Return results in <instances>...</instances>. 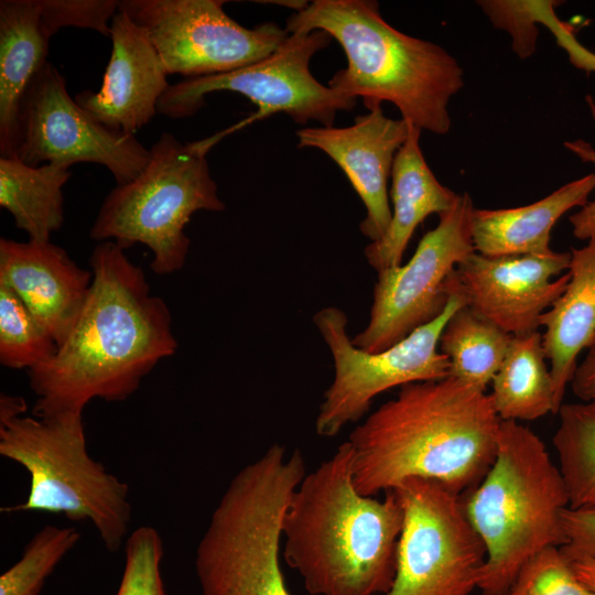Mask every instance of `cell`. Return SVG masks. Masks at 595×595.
Wrapping results in <instances>:
<instances>
[{
  "mask_svg": "<svg viewBox=\"0 0 595 595\" xmlns=\"http://www.w3.org/2000/svg\"><path fill=\"white\" fill-rule=\"evenodd\" d=\"M570 252L569 283L540 317V326L545 328L543 350L551 363L553 414L564 403L580 353L595 346V238Z\"/></svg>",
  "mask_w": 595,
  "mask_h": 595,
  "instance_id": "cell-20",
  "label": "cell"
},
{
  "mask_svg": "<svg viewBox=\"0 0 595 595\" xmlns=\"http://www.w3.org/2000/svg\"><path fill=\"white\" fill-rule=\"evenodd\" d=\"M111 54L98 91L83 90L77 105L105 127L136 134L158 112L167 72L148 33L126 13L110 22Z\"/></svg>",
  "mask_w": 595,
  "mask_h": 595,
  "instance_id": "cell-17",
  "label": "cell"
},
{
  "mask_svg": "<svg viewBox=\"0 0 595 595\" xmlns=\"http://www.w3.org/2000/svg\"><path fill=\"white\" fill-rule=\"evenodd\" d=\"M14 156L30 166L77 163L106 166L117 185L136 178L151 153L134 134L111 130L89 117L71 97L60 71L46 62L21 100Z\"/></svg>",
  "mask_w": 595,
  "mask_h": 595,
  "instance_id": "cell-14",
  "label": "cell"
},
{
  "mask_svg": "<svg viewBox=\"0 0 595 595\" xmlns=\"http://www.w3.org/2000/svg\"><path fill=\"white\" fill-rule=\"evenodd\" d=\"M595 190V173L566 183L527 206L474 208L472 237L475 251L486 257L545 255L555 223L573 207H583Z\"/></svg>",
  "mask_w": 595,
  "mask_h": 595,
  "instance_id": "cell-21",
  "label": "cell"
},
{
  "mask_svg": "<svg viewBox=\"0 0 595 595\" xmlns=\"http://www.w3.org/2000/svg\"><path fill=\"white\" fill-rule=\"evenodd\" d=\"M39 0L0 1V154L14 156L21 100L47 62L50 39Z\"/></svg>",
  "mask_w": 595,
  "mask_h": 595,
  "instance_id": "cell-22",
  "label": "cell"
},
{
  "mask_svg": "<svg viewBox=\"0 0 595 595\" xmlns=\"http://www.w3.org/2000/svg\"><path fill=\"white\" fill-rule=\"evenodd\" d=\"M410 126L403 118L387 117L377 106L357 116L349 127L296 131L299 148L322 150L345 173L366 207L359 229L371 242L382 238L391 221L388 181Z\"/></svg>",
  "mask_w": 595,
  "mask_h": 595,
  "instance_id": "cell-16",
  "label": "cell"
},
{
  "mask_svg": "<svg viewBox=\"0 0 595 595\" xmlns=\"http://www.w3.org/2000/svg\"><path fill=\"white\" fill-rule=\"evenodd\" d=\"M305 475L302 453L274 443L234 476L197 544L202 595H291L280 565L282 519Z\"/></svg>",
  "mask_w": 595,
  "mask_h": 595,
  "instance_id": "cell-6",
  "label": "cell"
},
{
  "mask_svg": "<svg viewBox=\"0 0 595 595\" xmlns=\"http://www.w3.org/2000/svg\"><path fill=\"white\" fill-rule=\"evenodd\" d=\"M348 441L307 473L282 519V555L311 595L388 594L403 511L393 490L360 494Z\"/></svg>",
  "mask_w": 595,
  "mask_h": 595,
  "instance_id": "cell-3",
  "label": "cell"
},
{
  "mask_svg": "<svg viewBox=\"0 0 595 595\" xmlns=\"http://www.w3.org/2000/svg\"><path fill=\"white\" fill-rule=\"evenodd\" d=\"M89 266L90 290L73 329L50 359L28 370L37 418L83 413L93 399L123 401L176 351L167 304L151 294L122 248L99 242Z\"/></svg>",
  "mask_w": 595,
  "mask_h": 595,
  "instance_id": "cell-1",
  "label": "cell"
},
{
  "mask_svg": "<svg viewBox=\"0 0 595 595\" xmlns=\"http://www.w3.org/2000/svg\"><path fill=\"white\" fill-rule=\"evenodd\" d=\"M511 338L512 335L463 305L446 322L439 350L450 361V377L486 392L505 359Z\"/></svg>",
  "mask_w": 595,
  "mask_h": 595,
  "instance_id": "cell-25",
  "label": "cell"
},
{
  "mask_svg": "<svg viewBox=\"0 0 595 595\" xmlns=\"http://www.w3.org/2000/svg\"><path fill=\"white\" fill-rule=\"evenodd\" d=\"M21 397H0V454L30 476L26 499L2 512L40 511L94 524L105 548L116 552L132 517L129 486L88 453L83 413L25 415Z\"/></svg>",
  "mask_w": 595,
  "mask_h": 595,
  "instance_id": "cell-7",
  "label": "cell"
},
{
  "mask_svg": "<svg viewBox=\"0 0 595 595\" xmlns=\"http://www.w3.org/2000/svg\"><path fill=\"white\" fill-rule=\"evenodd\" d=\"M91 280V271L51 241L0 239V282L20 298L57 346L73 329Z\"/></svg>",
  "mask_w": 595,
  "mask_h": 595,
  "instance_id": "cell-18",
  "label": "cell"
},
{
  "mask_svg": "<svg viewBox=\"0 0 595 595\" xmlns=\"http://www.w3.org/2000/svg\"><path fill=\"white\" fill-rule=\"evenodd\" d=\"M463 305L467 304L456 278L454 293L439 317L378 353L353 345L346 332L347 316L340 309L327 306L314 314V324L334 360V379L318 409L316 433L337 435L347 424L360 420L372 400L391 388L448 377L450 361L439 350V339L448 318Z\"/></svg>",
  "mask_w": 595,
  "mask_h": 595,
  "instance_id": "cell-10",
  "label": "cell"
},
{
  "mask_svg": "<svg viewBox=\"0 0 595 595\" xmlns=\"http://www.w3.org/2000/svg\"><path fill=\"white\" fill-rule=\"evenodd\" d=\"M69 167L30 166L15 156H0V205L29 240L47 242L64 220L63 186Z\"/></svg>",
  "mask_w": 595,
  "mask_h": 595,
  "instance_id": "cell-23",
  "label": "cell"
},
{
  "mask_svg": "<svg viewBox=\"0 0 595 595\" xmlns=\"http://www.w3.org/2000/svg\"><path fill=\"white\" fill-rule=\"evenodd\" d=\"M421 131L410 126L409 136L393 162L390 225L382 238L370 242L364 251L367 262L377 272L400 266L416 227L429 215L447 212L458 196L442 185L426 164L420 148Z\"/></svg>",
  "mask_w": 595,
  "mask_h": 595,
  "instance_id": "cell-19",
  "label": "cell"
},
{
  "mask_svg": "<svg viewBox=\"0 0 595 595\" xmlns=\"http://www.w3.org/2000/svg\"><path fill=\"white\" fill-rule=\"evenodd\" d=\"M571 252L486 257L474 252L456 269L458 290L477 314L510 335L538 331L540 317L564 292Z\"/></svg>",
  "mask_w": 595,
  "mask_h": 595,
  "instance_id": "cell-15",
  "label": "cell"
},
{
  "mask_svg": "<svg viewBox=\"0 0 595 595\" xmlns=\"http://www.w3.org/2000/svg\"><path fill=\"white\" fill-rule=\"evenodd\" d=\"M41 22L52 36L64 26L89 29L110 36V19L118 12L117 0H39Z\"/></svg>",
  "mask_w": 595,
  "mask_h": 595,
  "instance_id": "cell-31",
  "label": "cell"
},
{
  "mask_svg": "<svg viewBox=\"0 0 595 595\" xmlns=\"http://www.w3.org/2000/svg\"><path fill=\"white\" fill-rule=\"evenodd\" d=\"M163 553L155 528L133 530L126 540L125 567L116 595H167L161 576Z\"/></svg>",
  "mask_w": 595,
  "mask_h": 595,
  "instance_id": "cell-29",
  "label": "cell"
},
{
  "mask_svg": "<svg viewBox=\"0 0 595 595\" xmlns=\"http://www.w3.org/2000/svg\"><path fill=\"white\" fill-rule=\"evenodd\" d=\"M552 443L569 508L595 507V400L563 403Z\"/></svg>",
  "mask_w": 595,
  "mask_h": 595,
  "instance_id": "cell-26",
  "label": "cell"
},
{
  "mask_svg": "<svg viewBox=\"0 0 595 595\" xmlns=\"http://www.w3.org/2000/svg\"><path fill=\"white\" fill-rule=\"evenodd\" d=\"M392 490L403 521L387 595H470L487 551L466 513L464 496L424 478L405 479Z\"/></svg>",
  "mask_w": 595,
  "mask_h": 595,
  "instance_id": "cell-11",
  "label": "cell"
},
{
  "mask_svg": "<svg viewBox=\"0 0 595 595\" xmlns=\"http://www.w3.org/2000/svg\"><path fill=\"white\" fill-rule=\"evenodd\" d=\"M464 504L487 551L482 595H507L529 560L566 542L562 515L570 501L559 466L517 421L501 420L493 465Z\"/></svg>",
  "mask_w": 595,
  "mask_h": 595,
  "instance_id": "cell-5",
  "label": "cell"
},
{
  "mask_svg": "<svg viewBox=\"0 0 595 595\" xmlns=\"http://www.w3.org/2000/svg\"><path fill=\"white\" fill-rule=\"evenodd\" d=\"M474 208L467 192L458 194L405 264L377 272L369 322L351 338L354 346L368 353L382 351L444 312L454 293L456 267L476 252Z\"/></svg>",
  "mask_w": 595,
  "mask_h": 595,
  "instance_id": "cell-12",
  "label": "cell"
},
{
  "mask_svg": "<svg viewBox=\"0 0 595 595\" xmlns=\"http://www.w3.org/2000/svg\"><path fill=\"white\" fill-rule=\"evenodd\" d=\"M289 34L324 31L345 52L347 65L328 86L369 110L393 104L420 130L445 134L448 104L464 86L463 68L442 46L391 26L374 0H314L286 20Z\"/></svg>",
  "mask_w": 595,
  "mask_h": 595,
  "instance_id": "cell-4",
  "label": "cell"
},
{
  "mask_svg": "<svg viewBox=\"0 0 595 595\" xmlns=\"http://www.w3.org/2000/svg\"><path fill=\"white\" fill-rule=\"evenodd\" d=\"M223 0H122L118 11L140 25L167 74L186 78L232 72L271 55L290 35L273 22L247 29Z\"/></svg>",
  "mask_w": 595,
  "mask_h": 595,
  "instance_id": "cell-13",
  "label": "cell"
},
{
  "mask_svg": "<svg viewBox=\"0 0 595 595\" xmlns=\"http://www.w3.org/2000/svg\"><path fill=\"white\" fill-rule=\"evenodd\" d=\"M586 102L595 122V101L591 95L586 96ZM564 147L574 153L584 163L595 165V148L583 139L564 142ZM574 237L582 240L595 238V199L589 201L578 212L570 216Z\"/></svg>",
  "mask_w": 595,
  "mask_h": 595,
  "instance_id": "cell-33",
  "label": "cell"
},
{
  "mask_svg": "<svg viewBox=\"0 0 595 595\" xmlns=\"http://www.w3.org/2000/svg\"><path fill=\"white\" fill-rule=\"evenodd\" d=\"M507 595H595L576 575L560 547H549L519 572Z\"/></svg>",
  "mask_w": 595,
  "mask_h": 595,
  "instance_id": "cell-30",
  "label": "cell"
},
{
  "mask_svg": "<svg viewBox=\"0 0 595 595\" xmlns=\"http://www.w3.org/2000/svg\"><path fill=\"white\" fill-rule=\"evenodd\" d=\"M331 40L321 30L290 34L271 55L257 63L170 85L159 100L158 112L171 119L191 117L204 106L207 94L221 90L244 95L258 107L232 127L195 141L205 154L226 136L278 112L300 125L316 120L322 127H333L337 111L353 110L356 98L321 84L310 71L313 55L327 47Z\"/></svg>",
  "mask_w": 595,
  "mask_h": 595,
  "instance_id": "cell-9",
  "label": "cell"
},
{
  "mask_svg": "<svg viewBox=\"0 0 595 595\" xmlns=\"http://www.w3.org/2000/svg\"><path fill=\"white\" fill-rule=\"evenodd\" d=\"M151 158L132 181L117 185L104 199L90 227L96 241H113L123 250L136 244L152 252L151 270L171 274L184 267L191 239L184 229L198 210L221 212L206 154L192 143L163 133Z\"/></svg>",
  "mask_w": 595,
  "mask_h": 595,
  "instance_id": "cell-8",
  "label": "cell"
},
{
  "mask_svg": "<svg viewBox=\"0 0 595 595\" xmlns=\"http://www.w3.org/2000/svg\"><path fill=\"white\" fill-rule=\"evenodd\" d=\"M57 344L20 298L0 282V363L30 370L50 359Z\"/></svg>",
  "mask_w": 595,
  "mask_h": 595,
  "instance_id": "cell-27",
  "label": "cell"
},
{
  "mask_svg": "<svg viewBox=\"0 0 595 595\" xmlns=\"http://www.w3.org/2000/svg\"><path fill=\"white\" fill-rule=\"evenodd\" d=\"M577 577L595 593V559L572 561Z\"/></svg>",
  "mask_w": 595,
  "mask_h": 595,
  "instance_id": "cell-35",
  "label": "cell"
},
{
  "mask_svg": "<svg viewBox=\"0 0 595 595\" xmlns=\"http://www.w3.org/2000/svg\"><path fill=\"white\" fill-rule=\"evenodd\" d=\"M500 423L490 396L454 377L404 385L347 440L355 486L376 496L424 478L468 494L493 465Z\"/></svg>",
  "mask_w": 595,
  "mask_h": 595,
  "instance_id": "cell-2",
  "label": "cell"
},
{
  "mask_svg": "<svg viewBox=\"0 0 595 595\" xmlns=\"http://www.w3.org/2000/svg\"><path fill=\"white\" fill-rule=\"evenodd\" d=\"M73 527L45 526L29 541L22 556L0 576V595H39L62 559L78 543Z\"/></svg>",
  "mask_w": 595,
  "mask_h": 595,
  "instance_id": "cell-28",
  "label": "cell"
},
{
  "mask_svg": "<svg viewBox=\"0 0 595 595\" xmlns=\"http://www.w3.org/2000/svg\"><path fill=\"white\" fill-rule=\"evenodd\" d=\"M542 333L513 335L491 380L493 407L502 421H533L553 413V383Z\"/></svg>",
  "mask_w": 595,
  "mask_h": 595,
  "instance_id": "cell-24",
  "label": "cell"
},
{
  "mask_svg": "<svg viewBox=\"0 0 595 595\" xmlns=\"http://www.w3.org/2000/svg\"><path fill=\"white\" fill-rule=\"evenodd\" d=\"M571 386L581 401L595 400V346L588 349L586 357L577 366Z\"/></svg>",
  "mask_w": 595,
  "mask_h": 595,
  "instance_id": "cell-34",
  "label": "cell"
},
{
  "mask_svg": "<svg viewBox=\"0 0 595 595\" xmlns=\"http://www.w3.org/2000/svg\"><path fill=\"white\" fill-rule=\"evenodd\" d=\"M562 519L566 542L560 548L564 555L571 562L595 559V507L566 508Z\"/></svg>",
  "mask_w": 595,
  "mask_h": 595,
  "instance_id": "cell-32",
  "label": "cell"
}]
</instances>
